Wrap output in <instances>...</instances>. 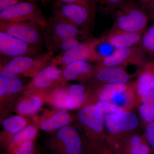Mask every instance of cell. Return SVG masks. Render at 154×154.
<instances>
[{"mask_svg":"<svg viewBox=\"0 0 154 154\" xmlns=\"http://www.w3.org/2000/svg\"><path fill=\"white\" fill-rule=\"evenodd\" d=\"M114 14L111 30L143 33L148 22L146 14L134 0H123Z\"/></svg>","mask_w":154,"mask_h":154,"instance_id":"obj_1","label":"cell"},{"mask_svg":"<svg viewBox=\"0 0 154 154\" xmlns=\"http://www.w3.org/2000/svg\"><path fill=\"white\" fill-rule=\"evenodd\" d=\"M17 22L34 23L44 28L48 21L36 3L24 1L0 12V23Z\"/></svg>","mask_w":154,"mask_h":154,"instance_id":"obj_2","label":"cell"},{"mask_svg":"<svg viewBox=\"0 0 154 154\" xmlns=\"http://www.w3.org/2000/svg\"><path fill=\"white\" fill-rule=\"evenodd\" d=\"M95 12V9L82 5L55 2L53 17L85 29L93 22Z\"/></svg>","mask_w":154,"mask_h":154,"instance_id":"obj_3","label":"cell"},{"mask_svg":"<svg viewBox=\"0 0 154 154\" xmlns=\"http://www.w3.org/2000/svg\"><path fill=\"white\" fill-rule=\"evenodd\" d=\"M51 52L33 58L30 56L17 57L12 58L1 68V71L18 75L34 76L45 67L51 58Z\"/></svg>","mask_w":154,"mask_h":154,"instance_id":"obj_4","label":"cell"},{"mask_svg":"<svg viewBox=\"0 0 154 154\" xmlns=\"http://www.w3.org/2000/svg\"><path fill=\"white\" fill-rule=\"evenodd\" d=\"M102 40V38H94L81 43L76 47L63 52L62 54L55 58L53 65L60 64L65 67L71 63L76 61L100 62L102 58L97 52L96 47Z\"/></svg>","mask_w":154,"mask_h":154,"instance_id":"obj_5","label":"cell"},{"mask_svg":"<svg viewBox=\"0 0 154 154\" xmlns=\"http://www.w3.org/2000/svg\"><path fill=\"white\" fill-rule=\"evenodd\" d=\"M50 148L60 154H82L83 144L76 129L66 125L58 129L55 137L49 142Z\"/></svg>","mask_w":154,"mask_h":154,"instance_id":"obj_6","label":"cell"},{"mask_svg":"<svg viewBox=\"0 0 154 154\" xmlns=\"http://www.w3.org/2000/svg\"><path fill=\"white\" fill-rule=\"evenodd\" d=\"M0 30L22 41L36 46L42 41L43 28L29 22L0 23Z\"/></svg>","mask_w":154,"mask_h":154,"instance_id":"obj_7","label":"cell"},{"mask_svg":"<svg viewBox=\"0 0 154 154\" xmlns=\"http://www.w3.org/2000/svg\"><path fill=\"white\" fill-rule=\"evenodd\" d=\"M81 28L69 22L52 17L43 28V36L51 50L54 45L64 39L77 38Z\"/></svg>","mask_w":154,"mask_h":154,"instance_id":"obj_8","label":"cell"},{"mask_svg":"<svg viewBox=\"0 0 154 154\" xmlns=\"http://www.w3.org/2000/svg\"><path fill=\"white\" fill-rule=\"evenodd\" d=\"M143 49L140 44L128 48L115 49L110 55L104 57L100 64L105 66H118L131 64L140 65L144 60Z\"/></svg>","mask_w":154,"mask_h":154,"instance_id":"obj_9","label":"cell"},{"mask_svg":"<svg viewBox=\"0 0 154 154\" xmlns=\"http://www.w3.org/2000/svg\"><path fill=\"white\" fill-rule=\"evenodd\" d=\"M36 46L31 45L18 38L0 31V53L1 55L12 58L31 56L38 52Z\"/></svg>","mask_w":154,"mask_h":154,"instance_id":"obj_10","label":"cell"},{"mask_svg":"<svg viewBox=\"0 0 154 154\" xmlns=\"http://www.w3.org/2000/svg\"><path fill=\"white\" fill-rule=\"evenodd\" d=\"M138 124V119L135 114L124 110L107 117L105 121L106 129L113 134L132 130Z\"/></svg>","mask_w":154,"mask_h":154,"instance_id":"obj_11","label":"cell"},{"mask_svg":"<svg viewBox=\"0 0 154 154\" xmlns=\"http://www.w3.org/2000/svg\"><path fill=\"white\" fill-rule=\"evenodd\" d=\"M78 119L84 126L96 134L102 132L105 126V117L97 105H87L79 111Z\"/></svg>","mask_w":154,"mask_h":154,"instance_id":"obj_12","label":"cell"},{"mask_svg":"<svg viewBox=\"0 0 154 154\" xmlns=\"http://www.w3.org/2000/svg\"><path fill=\"white\" fill-rule=\"evenodd\" d=\"M63 72L54 65L45 67L33 77L31 87L46 90L57 85L63 80Z\"/></svg>","mask_w":154,"mask_h":154,"instance_id":"obj_13","label":"cell"},{"mask_svg":"<svg viewBox=\"0 0 154 154\" xmlns=\"http://www.w3.org/2000/svg\"><path fill=\"white\" fill-rule=\"evenodd\" d=\"M142 34L143 33L110 30L102 38L115 49H120L139 45L140 44Z\"/></svg>","mask_w":154,"mask_h":154,"instance_id":"obj_14","label":"cell"},{"mask_svg":"<svg viewBox=\"0 0 154 154\" xmlns=\"http://www.w3.org/2000/svg\"><path fill=\"white\" fill-rule=\"evenodd\" d=\"M96 79L106 84H126L129 75L121 67L105 66L100 64L96 73Z\"/></svg>","mask_w":154,"mask_h":154,"instance_id":"obj_15","label":"cell"},{"mask_svg":"<svg viewBox=\"0 0 154 154\" xmlns=\"http://www.w3.org/2000/svg\"><path fill=\"white\" fill-rule=\"evenodd\" d=\"M92 67L88 61H76L69 64L63 72V80L65 81L85 79L90 76Z\"/></svg>","mask_w":154,"mask_h":154,"instance_id":"obj_16","label":"cell"},{"mask_svg":"<svg viewBox=\"0 0 154 154\" xmlns=\"http://www.w3.org/2000/svg\"><path fill=\"white\" fill-rule=\"evenodd\" d=\"M21 80L15 75L1 71L0 72V96L1 98L14 95L22 90Z\"/></svg>","mask_w":154,"mask_h":154,"instance_id":"obj_17","label":"cell"},{"mask_svg":"<svg viewBox=\"0 0 154 154\" xmlns=\"http://www.w3.org/2000/svg\"><path fill=\"white\" fill-rule=\"evenodd\" d=\"M71 121L70 115L64 110H60L39 123L40 129L51 131L67 125Z\"/></svg>","mask_w":154,"mask_h":154,"instance_id":"obj_18","label":"cell"},{"mask_svg":"<svg viewBox=\"0 0 154 154\" xmlns=\"http://www.w3.org/2000/svg\"><path fill=\"white\" fill-rule=\"evenodd\" d=\"M69 94L65 102V108L73 110L79 107L85 99V88L79 84H74L69 87Z\"/></svg>","mask_w":154,"mask_h":154,"instance_id":"obj_19","label":"cell"},{"mask_svg":"<svg viewBox=\"0 0 154 154\" xmlns=\"http://www.w3.org/2000/svg\"><path fill=\"white\" fill-rule=\"evenodd\" d=\"M37 132V129L35 126L30 125L25 127L12 137L10 140L9 148L15 152L22 144L28 141L33 140L36 137Z\"/></svg>","mask_w":154,"mask_h":154,"instance_id":"obj_20","label":"cell"},{"mask_svg":"<svg viewBox=\"0 0 154 154\" xmlns=\"http://www.w3.org/2000/svg\"><path fill=\"white\" fill-rule=\"evenodd\" d=\"M143 104L139 107L141 117L147 122L154 121V92L150 91L142 96Z\"/></svg>","mask_w":154,"mask_h":154,"instance_id":"obj_21","label":"cell"},{"mask_svg":"<svg viewBox=\"0 0 154 154\" xmlns=\"http://www.w3.org/2000/svg\"><path fill=\"white\" fill-rule=\"evenodd\" d=\"M42 104V99L40 97L32 96L20 102L17 106V111L22 115H30L39 109Z\"/></svg>","mask_w":154,"mask_h":154,"instance_id":"obj_22","label":"cell"},{"mask_svg":"<svg viewBox=\"0 0 154 154\" xmlns=\"http://www.w3.org/2000/svg\"><path fill=\"white\" fill-rule=\"evenodd\" d=\"M126 84H106L103 86L99 94L100 101H108L119 93L128 89Z\"/></svg>","mask_w":154,"mask_h":154,"instance_id":"obj_23","label":"cell"},{"mask_svg":"<svg viewBox=\"0 0 154 154\" xmlns=\"http://www.w3.org/2000/svg\"><path fill=\"white\" fill-rule=\"evenodd\" d=\"M26 124L27 122L25 119L20 116L8 117L4 119L2 122L4 129L9 134L14 135L25 128Z\"/></svg>","mask_w":154,"mask_h":154,"instance_id":"obj_24","label":"cell"},{"mask_svg":"<svg viewBox=\"0 0 154 154\" xmlns=\"http://www.w3.org/2000/svg\"><path fill=\"white\" fill-rule=\"evenodd\" d=\"M154 87V75L148 72H143L137 80V91L142 96L148 92L152 91Z\"/></svg>","mask_w":154,"mask_h":154,"instance_id":"obj_25","label":"cell"},{"mask_svg":"<svg viewBox=\"0 0 154 154\" xmlns=\"http://www.w3.org/2000/svg\"><path fill=\"white\" fill-rule=\"evenodd\" d=\"M128 154H149L148 146L144 143L141 138L138 135L131 137L128 148Z\"/></svg>","mask_w":154,"mask_h":154,"instance_id":"obj_26","label":"cell"},{"mask_svg":"<svg viewBox=\"0 0 154 154\" xmlns=\"http://www.w3.org/2000/svg\"><path fill=\"white\" fill-rule=\"evenodd\" d=\"M96 9L104 14L113 13L123 0H94Z\"/></svg>","mask_w":154,"mask_h":154,"instance_id":"obj_27","label":"cell"},{"mask_svg":"<svg viewBox=\"0 0 154 154\" xmlns=\"http://www.w3.org/2000/svg\"><path fill=\"white\" fill-rule=\"evenodd\" d=\"M96 105L102 110L104 117L107 116L106 118L110 116L124 110L122 107L108 101H100Z\"/></svg>","mask_w":154,"mask_h":154,"instance_id":"obj_28","label":"cell"},{"mask_svg":"<svg viewBox=\"0 0 154 154\" xmlns=\"http://www.w3.org/2000/svg\"><path fill=\"white\" fill-rule=\"evenodd\" d=\"M80 43L77 38H67L54 45L51 50L54 48L56 50L60 51L63 52H65L76 47Z\"/></svg>","mask_w":154,"mask_h":154,"instance_id":"obj_29","label":"cell"},{"mask_svg":"<svg viewBox=\"0 0 154 154\" xmlns=\"http://www.w3.org/2000/svg\"><path fill=\"white\" fill-rule=\"evenodd\" d=\"M68 91L66 89H61L57 90L53 95L52 102L58 108H65V102L68 96Z\"/></svg>","mask_w":154,"mask_h":154,"instance_id":"obj_30","label":"cell"},{"mask_svg":"<svg viewBox=\"0 0 154 154\" xmlns=\"http://www.w3.org/2000/svg\"><path fill=\"white\" fill-rule=\"evenodd\" d=\"M140 44L143 49L154 51V36L146 31L142 34Z\"/></svg>","mask_w":154,"mask_h":154,"instance_id":"obj_31","label":"cell"},{"mask_svg":"<svg viewBox=\"0 0 154 154\" xmlns=\"http://www.w3.org/2000/svg\"><path fill=\"white\" fill-rule=\"evenodd\" d=\"M55 2L82 5L96 10L94 0H54Z\"/></svg>","mask_w":154,"mask_h":154,"instance_id":"obj_32","label":"cell"},{"mask_svg":"<svg viewBox=\"0 0 154 154\" xmlns=\"http://www.w3.org/2000/svg\"><path fill=\"white\" fill-rule=\"evenodd\" d=\"M34 143L33 141H28L21 145L14 154H30L34 149Z\"/></svg>","mask_w":154,"mask_h":154,"instance_id":"obj_33","label":"cell"},{"mask_svg":"<svg viewBox=\"0 0 154 154\" xmlns=\"http://www.w3.org/2000/svg\"><path fill=\"white\" fill-rule=\"evenodd\" d=\"M128 90L125 92L119 93L116 95L111 100L112 102L121 107L126 105L128 101L127 96H128Z\"/></svg>","mask_w":154,"mask_h":154,"instance_id":"obj_34","label":"cell"},{"mask_svg":"<svg viewBox=\"0 0 154 154\" xmlns=\"http://www.w3.org/2000/svg\"><path fill=\"white\" fill-rule=\"evenodd\" d=\"M146 135L148 142L152 148L154 149V122L148 125L146 129Z\"/></svg>","mask_w":154,"mask_h":154,"instance_id":"obj_35","label":"cell"},{"mask_svg":"<svg viewBox=\"0 0 154 154\" xmlns=\"http://www.w3.org/2000/svg\"><path fill=\"white\" fill-rule=\"evenodd\" d=\"M25 0H0V12Z\"/></svg>","mask_w":154,"mask_h":154,"instance_id":"obj_36","label":"cell"},{"mask_svg":"<svg viewBox=\"0 0 154 154\" xmlns=\"http://www.w3.org/2000/svg\"><path fill=\"white\" fill-rule=\"evenodd\" d=\"M136 1H137L138 2L142 5H146L149 3L151 2L152 0H136Z\"/></svg>","mask_w":154,"mask_h":154,"instance_id":"obj_37","label":"cell"},{"mask_svg":"<svg viewBox=\"0 0 154 154\" xmlns=\"http://www.w3.org/2000/svg\"><path fill=\"white\" fill-rule=\"evenodd\" d=\"M146 32H148L149 33H150V34L154 36V25L149 28L148 30L146 31Z\"/></svg>","mask_w":154,"mask_h":154,"instance_id":"obj_38","label":"cell"},{"mask_svg":"<svg viewBox=\"0 0 154 154\" xmlns=\"http://www.w3.org/2000/svg\"><path fill=\"white\" fill-rule=\"evenodd\" d=\"M26 1H28V2H32L33 3H37L38 2H39V1H41V0H25Z\"/></svg>","mask_w":154,"mask_h":154,"instance_id":"obj_39","label":"cell"},{"mask_svg":"<svg viewBox=\"0 0 154 154\" xmlns=\"http://www.w3.org/2000/svg\"><path fill=\"white\" fill-rule=\"evenodd\" d=\"M151 4L152 8V9L153 11H154V0H152L151 2L150 3Z\"/></svg>","mask_w":154,"mask_h":154,"instance_id":"obj_40","label":"cell"},{"mask_svg":"<svg viewBox=\"0 0 154 154\" xmlns=\"http://www.w3.org/2000/svg\"><path fill=\"white\" fill-rule=\"evenodd\" d=\"M51 1H52V0H41L42 2V3H46L51 2Z\"/></svg>","mask_w":154,"mask_h":154,"instance_id":"obj_41","label":"cell"},{"mask_svg":"<svg viewBox=\"0 0 154 154\" xmlns=\"http://www.w3.org/2000/svg\"><path fill=\"white\" fill-rule=\"evenodd\" d=\"M152 91H153V92H154V87L153 88L152 90Z\"/></svg>","mask_w":154,"mask_h":154,"instance_id":"obj_42","label":"cell"},{"mask_svg":"<svg viewBox=\"0 0 154 154\" xmlns=\"http://www.w3.org/2000/svg\"><path fill=\"white\" fill-rule=\"evenodd\" d=\"M30 154H36L34 153H33V152H32Z\"/></svg>","mask_w":154,"mask_h":154,"instance_id":"obj_43","label":"cell"}]
</instances>
